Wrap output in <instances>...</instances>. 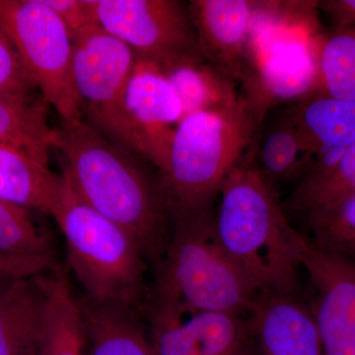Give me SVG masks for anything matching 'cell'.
Wrapping results in <instances>:
<instances>
[{"instance_id": "26", "label": "cell", "mask_w": 355, "mask_h": 355, "mask_svg": "<svg viewBox=\"0 0 355 355\" xmlns=\"http://www.w3.org/2000/svg\"><path fill=\"white\" fill-rule=\"evenodd\" d=\"M50 257L12 256L0 253V289L16 280L32 279L58 268Z\"/></svg>"}, {"instance_id": "31", "label": "cell", "mask_w": 355, "mask_h": 355, "mask_svg": "<svg viewBox=\"0 0 355 355\" xmlns=\"http://www.w3.org/2000/svg\"><path fill=\"white\" fill-rule=\"evenodd\" d=\"M252 355H260V354H259L258 349H257V347H254L253 354H252Z\"/></svg>"}, {"instance_id": "15", "label": "cell", "mask_w": 355, "mask_h": 355, "mask_svg": "<svg viewBox=\"0 0 355 355\" xmlns=\"http://www.w3.org/2000/svg\"><path fill=\"white\" fill-rule=\"evenodd\" d=\"M78 304L90 355H157L135 307L86 296Z\"/></svg>"}, {"instance_id": "28", "label": "cell", "mask_w": 355, "mask_h": 355, "mask_svg": "<svg viewBox=\"0 0 355 355\" xmlns=\"http://www.w3.org/2000/svg\"><path fill=\"white\" fill-rule=\"evenodd\" d=\"M74 36L83 28L96 23L92 0H44Z\"/></svg>"}, {"instance_id": "16", "label": "cell", "mask_w": 355, "mask_h": 355, "mask_svg": "<svg viewBox=\"0 0 355 355\" xmlns=\"http://www.w3.org/2000/svg\"><path fill=\"white\" fill-rule=\"evenodd\" d=\"M46 297L41 340L36 355H84L83 320L69 277L58 266L35 277Z\"/></svg>"}, {"instance_id": "19", "label": "cell", "mask_w": 355, "mask_h": 355, "mask_svg": "<svg viewBox=\"0 0 355 355\" xmlns=\"http://www.w3.org/2000/svg\"><path fill=\"white\" fill-rule=\"evenodd\" d=\"M250 153L257 169L275 190L277 184L299 183L313 165L302 140L282 110L270 121H263Z\"/></svg>"}, {"instance_id": "4", "label": "cell", "mask_w": 355, "mask_h": 355, "mask_svg": "<svg viewBox=\"0 0 355 355\" xmlns=\"http://www.w3.org/2000/svg\"><path fill=\"white\" fill-rule=\"evenodd\" d=\"M261 123L246 98L228 108L184 116L159 174L170 211L210 207L253 144Z\"/></svg>"}, {"instance_id": "13", "label": "cell", "mask_w": 355, "mask_h": 355, "mask_svg": "<svg viewBox=\"0 0 355 355\" xmlns=\"http://www.w3.org/2000/svg\"><path fill=\"white\" fill-rule=\"evenodd\" d=\"M248 319L260 355H324L309 303L297 294L259 292Z\"/></svg>"}, {"instance_id": "20", "label": "cell", "mask_w": 355, "mask_h": 355, "mask_svg": "<svg viewBox=\"0 0 355 355\" xmlns=\"http://www.w3.org/2000/svg\"><path fill=\"white\" fill-rule=\"evenodd\" d=\"M44 304L46 297L35 277L0 289V355L36 354Z\"/></svg>"}, {"instance_id": "11", "label": "cell", "mask_w": 355, "mask_h": 355, "mask_svg": "<svg viewBox=\"0 0 355 355\" xmlns=\"http://www.w3.org/2000/svg\"><path fill=\"white\" fill-rule=\"evenodd\" d=\"M261 0H191L188 7L207 62L241 87L249 67L253 23Z\"/></svg>"}, {"instance_id": "29", "label": "cell", "mask_w": 355, "mask_h": 355, "mask_svg": "<svg viewBox=\"0 0 355 355\" xmlns=\"http://www.w3.org/2000/svg\"><path fill=\"white\" fill-rule=\"evenodd\" d=\"M318 8L331 21L333 27L355 29V0H324L318 1Z\"/></svg>"}, {"instance_id": "21", "label": "cell", "mask_w": 355, "mask_h": 355, "mask_svg": "<svg viewBox=\"0 0 355 355\" xmlns=\"http://www.w3.org/2000/svg\"><path fill=\"white\" fill-rule=\"evenodd\" d=\"M57 130L46 119V102L16 96L0 102V144L14 147L48 165Z\"/></svg>"}, {"instance_id": "7", "label": "cell", "mask_w": 355, "mask_h": 355, "mask_svg": "<svg viewBox=\"0 0 355 355\" xmlns=\"http://www.w3.org/2000/svg\"><path fill=\"white\" fill-rule=\"evenodd\" d=\"M90 125L128 153L163 172L175 130L184 119L182 103L157 64L137 60L132 76L111 104L88 114Z\"/></svg>"}, {"instance_id": "30", "label": "cell", "mask_w": 355, "mask_h": 355, "mask_svg": "<svg viewBox=\"0 0 355 355\" xmlns=\"http://www.w3.org/2000/svg\"><path fill=\"white\" fill-rule=\"evenodd\" d=\"M16 96H25V95L15 94V93L8 92V91L3 90V89L0 88V102L6 101V100L11 99V98L16 97Z\"/></svg>"}, {"instance_id": "6", "label": "cell", "mask_w": 355, "mask_h": 355, "mask_svg": "<svg viewBox=\"0 0 355 355\" xmlns=\"http://www.w3.org/2000/svg\"><path fill=\"white\" fill-rule=\"evenodd\" d=\"M0 34L19 58L43 100L62 121L81 119L72 74L71 35L44 0H0Z\"/></svg>"}, {"instance_id": "32", "label": "cell", "mask_w": 355, "mask_h": 355, "mask_svg": "<svg viewBox=\"0 0 355 355\" xmlns=\"http://www.w3.org/2000/svg\"><path fill=\"white\" fill-rule=\"evenodd\" d=\"M33 355H36V354H33Z\"/></svg>"}, {"instance_id": "10", "label": "cell", "mask_w": 355, "mask_h": 355, "mask_svg": "<svg viewBox=\"0 0 355 355\" xmlns=\"http://www.w3.org/2000/svg\"><path fill=\"white\" fill-rule=\"evenodd\" d=\"M149 320L151 342L157 355H252L256 347L248 315L149 314Z\"/></svg>"}, {"instance_id": "22", "label": "cell", "mask_w": 355, "mask_h": 355, "mask_svg": "<svg viewBox=\"0 0 355 355\" xmlns=\"http://www.w3.org/2000/svg\"><path fill=\"white\" fill-rule=\"evenodd\" d=\"M316 89L355 102V29L333 27L315 38Z\"/></svg>"}, {"instance_id": "3", "label": "cell", "mask_w": 355, "mask_h": 355, "mask_svg": "<svg viewBox=\"0 0 355 355\" xmlns=\"http://www.w3.org/2000/svg\"><path fill=\"white\" fill-rule=\"evenodd\" d=\"M171 216V234L158 261L148 314L248 315L257 291L219 239L212 205Z\"/></svg>"}, {"instance_id": "27", "label": "cell", "mask_w": 355, "mask_h": 355, "mask_svg": "<svg viewBox=\"0 0 355 355\" xmlns=\"http://www.w3.org/2000/svg\"><path fill=\"white\" fill-rule=\"evenodd\" d=\"M0 88L15 94L31 96L36 85L11 44L0 34Z\"/></svg>"}, {"instance_id": "24", "label": "cell", "mask_w": 355, "mask_h": 355, "mask_svg": "<svg viewBox=\"0 0 355 355\" xmlns=\"http://www.w3.org/2000/svg\"><path fill=\"white\" fill-rule=\"evenodd\" d=\"M310 238L323 249L355 261V196L302 214Z\"/></svg>"}, {"instance_id": "12", "label": "cell", "mask_w": 355, "mask_h": 355, "mask_svg": "<svg viewBox=\"0 0 355 355\" xmlns=\"http://www.w3.org/2000/svg\"><path fill=\"white\" fill-rule=\"evenodd\" d=\"M72 74L87 114L108 106L132 76L137 58L132 49L97 23L72 36Z\"/></svg>"}, {"instance_id": "9", "label": "cell", "mask_w": 355, "mask_h": 355, "mask_svg": "<svg viewBox=\"0 0 355 355\" xmlns=\"http://www.w3.org/2000/svg\"><path fill=\"white\" fill-rule=\"evenodd\" d=\"M296 253L313 289L309 303L324 355H355V261L299 232Z\"/></svg>"}, {"instance_id": "18", "label": "cell", "mask_w": 355, "mask_h": 355, "mask_svg": "<svg viewBox=\"0 0 355 355\" xmlns=\"http://www.w3.org/2000/svg\"><path fill=\"white\" fill-rule=\"evenodd\" d=\"M158 65L182 103L184 116L228 108L241 97L236 81L205 58H178Z\"/></svg>"}, {"instance_id": "23", "label": "cell", "mask_w": 355, "mask_h": 355, "mask_svg": "<svg viewBox=\"0 0 355 355\" xmlns=\"http://www.w3.org/2000/svg\"><path fill=\"white\" fill-rule=\"evenodd\" d=\"M355 196V141L336 162L322 171L306 175L289 196L291 211L305 212Z\"/></svg>"}, {"instance_id": "5", "label": "cell", "mask_w": 355, "mask_h": 355, "mask_svg": "<svg viewBox=\"0 0 355 355\" xmlns=\"http://www.w3.org/2000/svg\"><path fill=\"white\" fill-rule=\"evenodd\" d=\"M53 218L65 238L67 266L86 297L139 305L146 292V259L132 236L77 198L65 182Z\"/></svg>"}, {"instance_id": "25", "label": "cell", "mask_w": 355, "mask_h": 355, "mask_svg": "<svg viewBox=\"0 0 355 355\" xmlns=\"http://www.w3.org/2000/svg\"><path fill=\"white\" fill-rule=\"evenodd\" d=\"M28 210L0 198V253L55 258L50 240Z\"/></svg>"}, {"instance_id": "1", "label": "cell", "mask_w": 355, "mask_h": 355, "mask_svg": "<svg viewBox=\"0 0 355 355\" xmlns=\"http://www.w3.org/2000/svg\"><path fill=\"white\" fill-rule=\"evenodd\" d=\"M57 132L55 149L70 190L127 231L146 261H160L172 218L160 177L81 119L62 121Z\"/></svg>"}, {"instance_id": "2", "label": "cell", "mask_w": 355, "mask_h": 355, "mask_svg": "<svg viewBox=\"0 0 355 355\" xmlns=\"http://www.w3.org/2000/svg\"><path fill=\"white\" fill-rule=\"evenodd\" d=\"M218 196L217 234L257 293L300 295L299 231L289 223L277 190L254 166L250 148Z\"/></svg>"}, {"instance_id": "8", "label": "cell", "mask_w": 355, "mask_h": 355, "mask_svg": "<svg viewBox=\"0 0 355 355\" xmlns=\"http://www.w3.org/2000/svg\"><path fill=\"white\" fill-rule=\"evenodd\" d=\"M95 21L132 49L137 60L160 64L203 58L188 4L179 0H92Z\"/></svg>"}, {"instance_id": "17", "label": "cell", "mask_w": 355, "mask_h": 355, "mask_svg": "<svg viewBox=\"0 0 355 355\" xmlns=\"http://www.w3.org/2000/svg\"><path fill=\"white\" fill-rule=\"evenodd\" d=\"M64 182L29 154L0 144V198L53 217Z\"/></svg>"}, {"instance_id": "14", "label": "cell", "mask_w": 355, "mask_h": 355, "mask_svg": "<svg viewBox=\"0 0 355 355\" xmlns=\"http://www.w3.org/2000/svg\"><path fill=\"white\" fill-rule=\"evenodd\" d=\"M282 111L312 158L308 174L330 167L355 141V102L315 88Z\"/></svg>"}]
</instances>
